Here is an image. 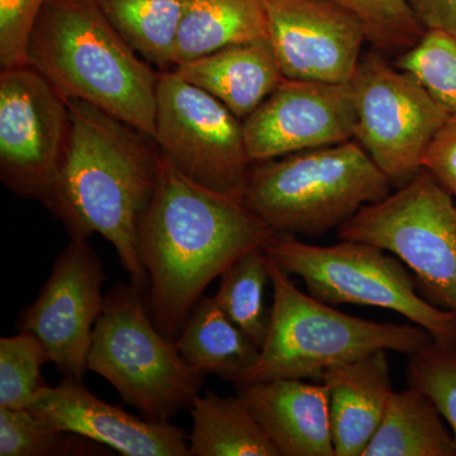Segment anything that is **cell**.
Returning <instances> with one entry per match:
<instances>
[{"mask_svg":"<svg viewBox=\"0 0 456 456\" xmlns=\"http://www.w3.org/2000/svg\"><path fill=\"white\" fill-rule=\"evenodd\" d=\"M51 362L49 353L35 335L0 338V408L22 410L47 386L42 368Z\"/></svg>","mask_w":456,"mask_h":456,"instance_id":"484cf974","label":"cell"},{"mask_svg":"<svg viewBox=\"0 0 456 456\" xmlns=\"http://www.w3.org/2000/svg\"><path fill=\"white\" fill-rule=\"evenodd\" d=\"M281 456H336L325 384L273 379L236 388Z\"/></svg>","mask_w":456,"mask_h":456,"instance_id":"2e32d148","label":"cell"},{"mask_svg":"<svg viewBox=\"0 0 456 456\" xmlns=\"http://www.w3.org/2000/svg\"><path fill=\"white\" fill-rule=\"evenodd\" d=\"M220 278V289L215 296L218 305L248 340L261 349L270 322V311L264 303L266 283L270 281L266 254L263 248L248 251L233 261Z\"/></svg>","mask_w":456,"mask_h":456,"instance_id":"cb8c5ba5","label":"cell"},{"mask_svg":"<svg viewBox=\"0 0 456 456\" xmlns=\"http://www.w3.org/2000/svg\"><path fill=\"white\" fill-rule=\"evenodd\" d=\"M104 281L106 273L88 240L71 237L41 292L20 318V331L45 345L64 377L83 380L88 371L93 332L106 301Z\"/></svg>","mask_w":456,"mask_h":456,"instance_id":"7c38bea8","label":"cell"},{"mask_svg":"<svg viewBox=\"0 0 456 456\" xmlns=\"http://www.w3.org/2000/svg\"><path fill=\"white\" fill-rule=\"evenodd\" d=\"M455 204H456V197H455Z\"/></svg>","mask_w":456,"mask_h":456,"instance_id":"d6a6232c","label":"cell"},{"mask_svg":"<svg viewBox=\"0 0 456 456\" xmlns=\"http://www.w3.org/2000/svg\"><path fill=\"white\" fill-rule=\"evenodd\" d=\"M263 250L285 274L301 278L318 301L397 312L428 330L437 344L456 349L454 314L417 293L415 278L407 266L379 246L354 240L316 246L292 233L275 232Z\"/></svg>","mask_w":456,"mask_h":456,"instance_id":"52a82bcc","label":"cell"},{"mask_svg":"<svg viewBox=\"0 0 456 456\" xmlns=\"http://www.w3.org/2000/svg\"><path fill=\"white\" fill-rule=\"evenodd\" d=\"M101 444L57 431L27 408H0V456L106 455Z\"/></svg>","mask_w":456,"mask_h":456,"instance_id":"d4e9b609","label":"cell"},{"mask_svg":"<svg viewBox=\"0 0 456 456\" xmlns=\"http://www.w3.org/2000/svg\"><path fill=\"white\" fill-rule=\"evenodd\" d=\"M421 167L456 197V114H450L428 143Z\"/></svg>","mask_w":456,"mask_h":456,"instance_id":"4dcf8cb0","label":"cell"},{"mask_svg":"<svg viewBox=\"0 0 456 456\" xmlns=\"http://www.w3.org/2000/svg\"><path fill=\"white\" fill-rule=\"evenodd\" d=\"M408 356V384L432 399L452 428L456 443V349L432 341Z\"/></svg>","mask_w":456,"mask_h":456,"instance_id":"f1b7e54d","label":"cell"},{"mask_svg":"<svg viewBox=\"0 0 456 456\" xmlns=\"http://www.w3.org/2000/svg\"><path fill=\"white\" fill-rule=\"evenodd\" d=\"M70 136L44 204L71 237L112 244L130 284L146 294L137 248L141 216L154 198L161 156L154 141L86 102L69 99Z\"/></svg>","mask_w":456,"mask_h":456,"instance_id":"7a4b0ae2","label":"cell"},{"mask_svg":"<svg viewBox=\"0 0 456 456\" xmlns=\"http://www.w3.org/2000/svg\"><path fill=\"white\" fill-rule=\"evenodd\" d=\"M28 64L66 98L86 102L154 139L159 74L95 0H46L29 38Z\"/></svg>","mask_w":456,"mask_h":456,"instance_id":"3957f363","label":"cell"},{"mask_svg":"<svg viewBox=\"0 0 456 456\" xmlns=\"http://www.w3.org/2000/svg\"><path fill=\"white\" fill-rule=\"evenodd\" d=\"M397 68L415 75L450 114H456V40L448 33L426 31L412 49L398 57Z\"/></svg>","mask_w":456,"mask_h":456,"instance_id":"83f0119b","label":"cell"},{"mask_svg":"<svg viewBox=\"0 0 456 456\" xmlns=\"http://www.w3.org/2000/svg\"><path fill=\"white\" fill-rule=\"evenodd\" d=\"M175 71L218 99L242 121L284 80L268 40L224 47L176 66Z\"/></svg>","mask_w":456,"mask_h":456,"instance_id":"ac0fdd59","label":"cell"},{"mask_svg":"<svg viewBox=\"0 0 456 456\" xmlns=\"http://www.w3.org/2000/svg\"><path fill=\"white\" fill-rule=\"evenodd\" d=\"M255 163L355 139L353 84L287 79L244 119Z\"/></svg>","mask_w":456,"mask_h":456,"instance_id":"4fadbf2b","label":"cell"},{"mask_svg":"<svg viewBox=\"0 0 456 456\" xmlns=\"http://www.w3.org/2000/svg\"><path fill=\"white\" fill-rule=\"evenodd\" d=\"M27 410L57 431L79 435L123 456H189L184 430L131 415L95 397L75 378L47 384Z\"/></svg>","mask_w":456,"mask_h":456,"instance_id":"9a60e30c","label":"cell"},{"mask_svg":"<svg viewBox=\"0 0 456 456\" xmlns=\"http://www.w3.org/2000/svg\"><path fill=\"white\" fill-rule=\"evenodd\" d=\"M183 359L200 374L241 383L256 365L259 347L222 310L215 297H202L175 338Z\"/></svg>","mask_w":456,"mask_h":456,"instance_id":"d6986e66","label":"cell"},{"mask_svg":"<svg viewBox=\"0 0 456 456\" xmlns=\"http://www.w3.org/2000/svg\"><path fill=\"white\" fill-rule=\"evenodd\" d=\"M69 99L26 64L0 71V179L16 196H49L70 136Z\"/></svg>","mask_w":456,"mask_h":456,"instance_id":"8fae6325","label":"cell"},{"mask_svg":"<svg viewBox=\"0 0 456 456\" xmlns=\"http://www.w3.org/2000/svg\"><path fill=\"white\" fill-rule=\"evenodd\" d=\"M266 265L274 293L268 335L256 365L236 388L273 379H321L327 368L375 351L411 355L434 341L430 332L416 323L374 322L342 314L301 292L268 255Z\"/></svg>","mask_w":456,"mask_h":456,"instance_id":"5b68a950","label":"cell"},{"mask_svg":"<svg viewBox=\"0 0 456 456\" xmlns=\"http://www.w3.org/2000/svg\"><path fill=\"white\" fill-rule=\"evenodd\" d=\"M268 41L287 79L349 83L367 32L362 20L331 0H263Z\"/></svg>","mask_w":456,"mask_h":456,"instance_id":"5bb4252c","label":"cell"},{"mask_svg":"<svg viewBox=\"0 0 456 456\" xmlns=\"http://www.w3.org/2000/svg\"><path fill=\"white\" fill-rule=\"evenodd\" d=\"M428 171L338 227L342 240L368 242L397 256L432 305L456 317V204Z\"/></svg>","mask_w":456,"mask_h":456,"instance_id":"ba28073f","label":"cell"},{"mask_svg":"<svg viewBox=\"0 0 456 456\" xmlns=\"http://www.w3.org/2000/svg\"><path fill=\"white\" fill-rule=\"evenodd\" d=\"M426 31L448 33L456 40V0H407Z\"/></svg>","mask_w":456,"mask_h":456,"instance_id":"1f68e13d","label":"cell"},{"mask_svg":"<svg viewBox=\"0 0 456 456\" xmlns=\"http://www.w3.org/2000/svg\"><path fill=\"white\" fill-rule=\"evenodd\" d=\"M147 305L146 294L132 284L110 289L93 332L88 370L112 384L143 419L170 422L191 408L206 377L183 359Z\"/></svg>","mask_w":456,"mask_h":456,"instance_id":"8992f818","label":"cell"},{"mask_svg":"<svg viewBox=\"0 0 456 456\" xmlns=\"http://www.w3.org/2000/svg\"><path fill=\"white\" fill-rule=\"evenodd\" d=\"M321 380L329 392L336 456H362L393 392L387 350L327 368Z\"/></svg>","mask_w":456,"mask_h":456,"instance_id":"e0dca14e","label":"cell"},{"mask_svg":"<svg viewBox=\"0 0 456 456\" xmlns=\"http://www.w3.org/2000/svg\"><path fill=\"white\" fill-rule=\"evenodd\" d=\"M362 20L367 40L380 53H403L415 47L426 29L407 0H331Z\"/></svg>","mask_w":456,"mask_h":456,"instance_id":"4316f807","label":"cell"},{"mask_svg":"<svg viewBox=\"0 0 456 456\" xmlns=\"http://www.w3.org/2000/svg\"><path fill=\"white\" fill-rule=\"evenodd\" d=\"M355 94V141L399 188L421 167L422 156L450 113L415 75L368 53L351 80Z\"/></svg>","mask_w":456,"mask_h":456,"instance_id":"30bf717a","label":"cell"},{"mask_svg":"<svg viewBox=\"0 0 456 456\" xmlns=\"http://www.w3.org/2000/svg\"><path fill=\"white\" fill-rule=\"evenodd\" d=\"M362 456H456V443L432 399L410 387L392 392Z\"/></svg>","mask_w":456,"mask_h":456,"instance_id":"44dd1931","label":"cell"},{"mask_svg":"<svg viewBox=\"0 0 456 456\" xmlns=\"http://www.w3.org/2000/svg\"><path fill=\"white\" fill-rule=\"evenodd\" d=\"M152 141L183 176L242 202L253 167L244 122L175 70L159 74Z\"/></svg>","mask_w":456,"mask_h":456,"instance_id":"9c48e42d","label":"cell"},{"mask_svg":"<svg viewBox=\"0 0 456 456\" xmlns=\"http://www.w3.org/2000/svg\"><path fill=\"white\" fill-rule=\"evenodd\" d=\"M125 41L150 64L174 66L184 0H95Z\"/></svg>","mask_w":456,"mask_h":456,"instance_id":"603a6c76","label":"cell"},{"mask_svg":"<svg viewBox=\"0 0 456 456\" xmlns=\"http://www.w3.org/2000/svg\"><path fill=\"white\" fill-rule=\"evenodd\" d=\"M268 40L263 0H184L174 68L216 51Z\"/></svg>","mask_w":456,"mask_h":456,"instance_id":"ffe728a7","label":"cell"},{"mask_svg":"<svg viewBox=\"0 0 456 456\" xmlns=\"http://www.w3.org/2000/svg\"><path fill=\"white\" fill-rule=\"evenodd\" d=\"M46 0H0V66L28 64L33 26Z\"/></svg>","mask_w":456,"mask_h":456,"instance_id":"f546056e","label":"cell"},{"mask_svg":"<svg viewBox=\"0 0 456 456\" xmlns=\"http://www.w3.org/2000/svg\"><path fill=\"white\" fill-rule=\"evenodd\" d=\"M274 233L244 203L191 182L161 158L158 188L137 226L158 329L175 341L206 288Z\"/></svg>","mask_w":456,"mask_h":456,"instance_id":"6da1fadb","label":"cell"},{"mask_svg":"<svg viewBox=\"0 0 456 456\" xmlns=\"http://www.w3.org/2000/svg\"><path fill=\"white\" fill-rule=\"evenodd\" d=\"M392 183L351 140L255 163L242 203L275 232L320 236L391 193Z\"/></svg>","mask_w":456,"mask_h":456,"instance_id":"277c9868","label":"cell"},{"mask_svg":"<svg viewBox=\"0 0 456 456\" xmlns=\"http://www.w3.org/2000/svg\"><path fill=\"white\" fill-rule=\"evenodd\" d=\"M189 456H281L239 395H198L191 406Z\"/></svg>","mask_w":456,"mask_h":456,"instance_id":"7402d4cb","label":"cell"}]
</instances>
